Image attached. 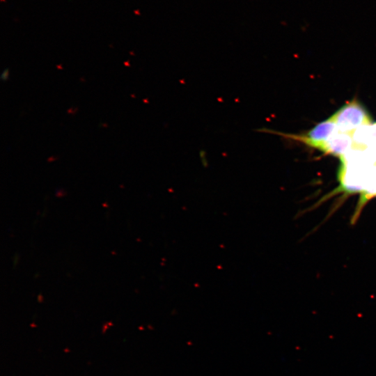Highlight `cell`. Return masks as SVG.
I'll list each match as a JSON object with an SVG mask.
<instances>
[{
  "mask_svg": "<svg viewBox=\"0 0 376 376\" xmlns=\"http://www.w3.org/2000/svg\"><path fill=\"white\" fill-rule=\"evenodd\" d=\"M330 118L340 132L350 134L359 127L372 123L368 111L355 100L345 104Z\"/></svg>",
  "mask_w": 376,
  "mask_h": 376,
  "instance_id": "cell-1",
  "label": "cell"
},
{
  "mask_svg": "<svg viewBox=\"0 0 376 376\" xmlns=\"http://www.w3.org/2000/svg\"><path fill=\"white\" fill-rule=\"evenodd\" d=\"M338 127L335 122L329 117L318 123L305 135H294L277 132L283 136L300 141L311 147L321 149L322 145L336 132Z\"/></svg>",
  "mask_w": 376,
  "mask_h": 376,
  "instance_id": "cell-2",
  "label": "cell"
},
{
  "mask_svg": "<svg viewBox=\"0 0 376 376\" xmlns=\"http://www.w3.org/2000/svg\"><path fill=\"white\" fill-rule=\"evenodd\" d=\"M352 143L351 134L338 130L322 145L320 150L340 157L350 151Z\"/></svg>",
  "mask_w": 376,
  "mask_h": 376,
  "instance_id": "cell-3",
  "label": "cell"
},
{
  "mask_svg": "<svg viewBox=\"0 0 376 376\" xmlns=\"http://www.w3.org/2000/svg\"><path fill=\"white\" fill-rule=\"evenodd\" d=\"M1 78L3 81H6L8 78V69H5L3 72L1 74Z\"/></svg>",
  "mask_w": 376,
  "mask_h": 376,
  "instance_id": "cell-4",
  "label": "cell"
}]
</instances>
